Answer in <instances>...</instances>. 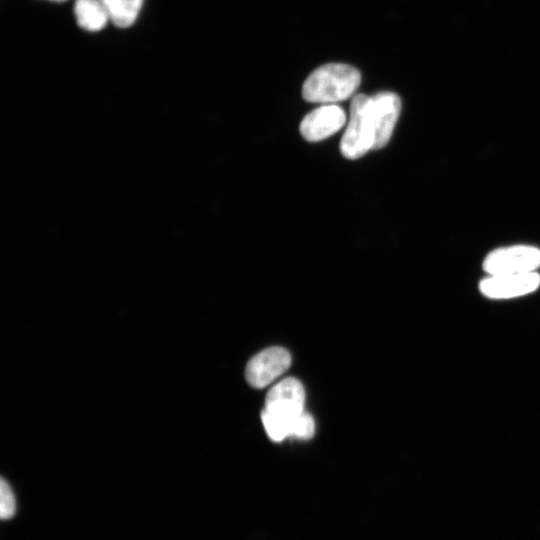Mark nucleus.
<instances>
[{
    "label": "nucleus",
    "mask_w": 540,
    "mask_h": 540,
    "mask_svg": "<svg viewBox=\"0 0 540 540\" xmlns=\"http://www.w3.org/2000/svg\"><path fill=\"white\" fill-rule=\"evenodd\" d=\"M115 26H131L141 10L143 0H101Z\"/></svg>",
    "instance_id": "obj_10"
},
{
    "label": "nucleus",
    "mask_w": 540,
    "mask_h": 540,
    "mask_svg": "<svg viewBox=\"0 0 540 540\" xmlns=\"http://www.w3.org/2000/svg\"><path fill=\"white\" fill-rule=\"evenodd\" d=\"M540 285L536 272L490 275L480 283L481 292L490 298H512L533 292Z\"/></svg>",
    "instance_id": "obj_6"
},
{
    "label": "nucleus",
    "mask_w": 540,
    "mask_h": 540,
    "mask_svg": "<svg viewBox=\"0 0 540 540\" xmlns=\"http://www.w3.org/2000/svg\"><path fill=\"white\" fill-rule=\"evenodd\" d=\"M74 14L78 26L91 32L103 29L110 20L101 0H76Z\"/></svg>",
    "instance_id": "obj_9"
},
{
    "label": "nucleus",
    "mask_w": 540,
    "mask_h": 540,
    "mask_svg": "<svg viewBox=\"0 0 540 540\" xmlns=\"http://www.w3.org/2000/svg\"><path fill=\"white\" fill-rule=\"evenodd\" d=\"M345 122L346 114L340 106L323 105L303 118L300 133L307 141L317 142L339 131Z\"/></svg>",
    "instance_id": "obj_7"
},
{
    "label": "nucleus",
    "mask_w": 540,
    "mask_h": 540,
    "mask_svg": "<svg viewBox=\"0 0 540 540\" xmlns=\"http://www.w3.org/2000/svg\"><path fill=\"white\" fill-rule=\"evenodd\" d=\"M50 1H54V2H64L66 0H50Z\"/></svg>",
    "instance_id": "obj_12"
},
{
    "label": "nucleus",
    "mask_w": 540,
    "mask_h": 540,
    "mask_svg": "<svg viewBox=\"0 0 540 540\" xmlns=\"http://www.w3.org/2000/svg\"><path fill=\"white\" fill-rule=\"evenodd\" d=\"M361 82L353 66L329 63L315 69L306 79L302 96L307 102L329 104L349 98Z\"/></svg>",
    "instance_id": "obj_2"
},
{
    "label": "nucleus",
    "mask_w": 540,
    "mask_h": 540,
    "mask_svg": "<svg viewBox=\"0 0 540 540\" xmlns=\"http://www.w3.org/2000/svg\"><path fill=\"white\" fill-rule=\"evenodd\" d=\"M540 266V250L528 245L499 248L487 255L484 270L490 275L533 272Z\"/></svg>",
    "instance_id": "obj_4"
},
{
    "label": "nucleus",
    "mask_w": 540,
    "mask_h": 540,
    "mask_svg": "<svg viewBox=\"0 0 540 540\" xmlns=\"http://www.w3.org/2000/svg\"><path fill=\"white\" fill-rule=\"evenodd\" d=\"M0 515L2 519L11 518L16 511V502L13 491L5 479L0 484Z\"/></svg>",
    "instance_id": "obj_11"
},
{
    "label": "nucleus",
    "mask_w": 540,
    "mask_h": 540,
    "mask_svg": "<svg viewBox=\"0 0 540 540\" xmlns=\"http://www.w3.org/2000/svg\"><path fill=\"white\" fill-rule=\"evenodd\" d=\"M374 122L371 97L356 95L350 104V119L340 142V151L347 159H358L373 149Z\"/></svg>",
    "instance_id": "obj_3"
},
{
    "label": "nucleus",
    "mask_w": 540,
    "mask_h": 540,
    "mask_svg": "<svg viewBox=\"0 0 540 540\" xmlns=\"http://www.w3.org/2000/svg\"><path fill=\"white\" fill-rule=\"evenodd\" d=\"M371 100L375 131L373 149H380L390 140L400 114L401 101L393 92L377 93Z\"/></svg>",
    "instance_id": "obj_8"
},
{
    "label": "nucleus",
    "mask_w": 540,
    "mask_h": 540,
    "mask_svg": "<svg viewBox=\"0 0 540 540\" xmlns=\"http://www.w3.org/2000/svg\"><path fill=\"white\" fill-rule=\"evenodd\" d=\"M304 400V388L293 377L283 379L269 390L261 417L272 439L282 441L295 436L299 418L304 413Z\"/></svg>",
    "instance_id": "obj_1"
},
{
    "label": "nucleus",
    "mask_w": 540,
    "mask_h": 540,
    "mask_svg": "<svg viewBox=\"0 0 540 540\" xmlns=\"http://www.w3.org/2000/svg\"><path fill=\"white\" fill-rule=\"evenodd\" d=\"M291 355L285 348L274 346L256 354L247 363L245 377L254 388H263L288 370Z\"/></svg>",
    "instance_id": "obj_5"
}]
</instances>
